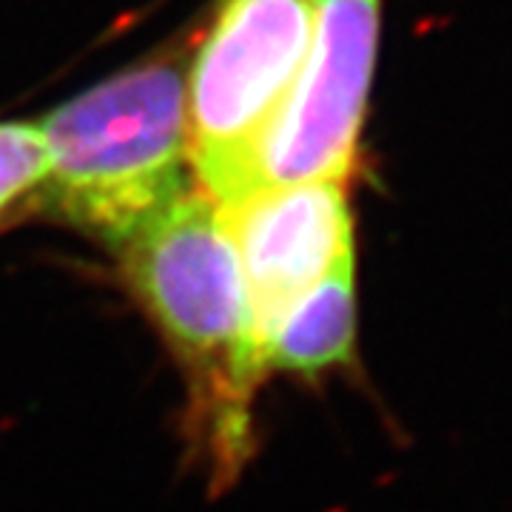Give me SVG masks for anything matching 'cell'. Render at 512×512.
<instances>
[{
	"label": "cell",
	"instance_id": "1",
	"mask_svg": "<svg viewBox=\"0 0 512 512\" xmlns=\"http://www.w3.org/2000/svg\"><path fill=\"white\" fill-rule=\"evenodd\" d=\"M185 66L160 57L114 74L43 123L46 185L60 211L126 245L188 194Z\"/></svg>",
	"mask_w": 512,
	"mask_h": 512
},
{
	"label": "cell",
	"instance_id": "2",
	"mask_svg": "<svg viewBox=\"0 0 512 512\" xmlns=\"http://www.w3.org/2000/svg\"><path fill=\"white\" fill-rule=\"evenodd\" d=\"M137 299L205 390L220 436L239 439L245 402L259 379L248 291L217 202L185 194L126 242Z\"/></svg>",
	"mask_w": 512,
	"mask_h": 512
},
{
	"label": "cell",
	"instance_id": "3",
	"mask_svg": "<svg viewBox=\"0 0 512 512\" xmlns=\"http://www.w3.org/2000/svg\"><path fill=\"white\" fill-rule=\"evenodd\" d=\"M311 46V0H225L185 94L188 154L217 205L251 194L265 134Z\"/></svg>",
	"mask_w": 512,
	"mask_h": 512
},
{
	"label": "cell",
	"instance_id": "4",
	"mask_svg": "<svg viewBox=\"0 0 512 512\" xmlns=\"http://www.w3.org/2000/svg\"><path fill=\"white\" fill-rule=\"evenodd\" d=\"M382 32V0H311V46L256 154L251 194L345 183L356 165Z\"/></svg>",
	"mask_w": 512,
	"mask_h": 512
},
{
	"label": "cell",
	"instance_id": "5",
	"mask_svg": "<svg viewBox=\"0 0 512 512\" xmlns=\"http://www.w3.org/2000/svg\"><path fill=\"white\" fill-rule=\"evenodd\" d=\"M220 208L248 291L254 348L282 313L345 259L353 220L342 183L259 188Z\"/></svg>",
	"mask_w": 512,
	"mask_h": 512
},
{
	"label": "cell",
	"instance_id": "6",
	"mask_svg": "<svg viewBox=\"0 0 512 512\" xmlns=\"http://www.w3.org/2000/svg\"><path fill=\"white\" fill-rule=\"evenodd\" d=\"M356 339L353 259L339 262L322 282L305 291L262 336L259 370L316 373L345 362Z\"/></svg>",
	"mask_w": 512,
	"mask_h": 512
},
{
	"label": "cell",
	"instance_id": "7",
	"mask_svg": "<svg viewBox=\"0 0 512 512\" xmlns=\"http://www.w3.org/2000/svg\"><path fill=\"white\" fill-rule=\"evenodd\" d=\"M49 148L40 126L0 123V214L35 185L46 183Z\"/></svg>",
	"mask_w": 512,
	"mask_h": 512
}]
</instances>
